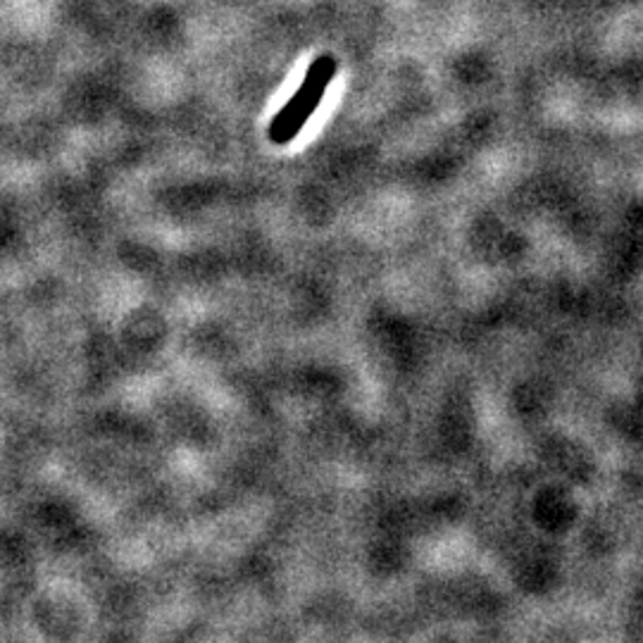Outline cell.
I'll return each instance as SVG.
<instances>
[{"instance_id":"cell-1","label":"cell","mask_w":643,"mask_h":643,"mask_svg":"<svg viewBox=\"0 0 643 643\" xmlns=\"http://www.w3.org/2000/svg\"><path fill=\"white\" fill-rule=\"evenodd\" d=\"M336 70L338 64L332 56H320L310 64L303 84H300L294 98L270 122V141L274 146H286V143H291L300 134V129L306 127L312 112L320 108L326 86H330Z\"/></svg>"}]
</instances>
